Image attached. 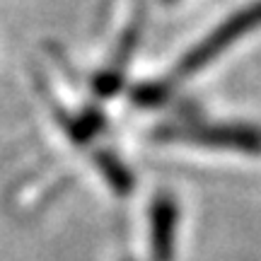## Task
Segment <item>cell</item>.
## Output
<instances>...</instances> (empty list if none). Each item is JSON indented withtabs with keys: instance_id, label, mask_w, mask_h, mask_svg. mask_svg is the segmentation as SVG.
<instances>
[{
	"instance_id": "obj_1",
	"label": "cell",
	"mask_w": 261,
	"mask_h": 261,
	"mask_svg": "<svg viewBox=\"0 0 261 261\" xmlns=\"http://www.w3.org/2000/svg\"><path fill=\"white\" fill-rule=\"evenodd\" d=\"M256 27H261V0H256V3L247 5V8H242V10H237L234 15H230V17L225 19L223 24H218L198 46L191 48L187 56H184V61L179 63L177 77H184V75H191V73H196V70H201V68L211 63L220 51L230 48L237 39L244 37V34H249V32H254Z\"/></svg>"
},
{
	"instance_id": "obj_2",
	"label": "cell",
	"mask_w": 261,
	"mask_h": 261,
	"mask_svg": "<svg viewBox=\"0 0 261 261\" xmlns=\"http://www.w3.org/2000/svg\"><path fill=\"white\" fill-rule=\"evenodd\" d=\"M167 140H187L211 148L242 150V152H261V130L252 126H179L162 130Z\"/></svg>"
},
{
	"instance_id": "obj_3",
	"label": "cell",
	"mask_w": 261,
	"mask_h": 261,
	"mask_svg": "<svg viewBox=\"0 0 261 261\" xmlns=\"http://www.w3.org/2000/svg\"><path fill=\"white\" fill-rule=\"evenodd\" d=\"M177 230V205L169 196H160L150 213V249L152 261H172Z\"/></svg>"
},
{
	"instance_id": "obj_4",
	"label": "cell",
	"mask_w": 261,
	"mask_h": 261,
	"mask_svg": "<svg viewBox=\"0 0 261 261\" xmlns=\"http://www.w3.org/2000/svg\"><path fill=\"white\" fill-rule=\"evenodd\" d=\"M165 3H174V0H165Z\"/></svg>"
}]
</instances>
